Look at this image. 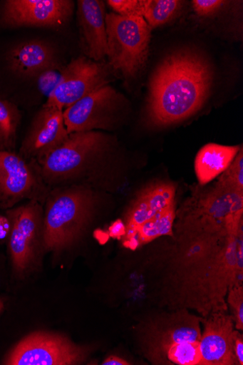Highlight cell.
<instances>
[{
	"mask_svg": "<svg viewBox=\"0 0 243 365\" xmlns=\"http://www.w3.org/2000/svg\"><path fill=\"white\" fill-rule=\"evenodd\" d=\"M212 82V66L197 52L182 50L167 56L150 80L149 120L162 127L190 118L205 103Z\"/></svg>",
	"mask_w": 243,
	"mask_h": 365,
	"instance_id": "1",
	"label": "cell"
},
{
	"mask_svg": "<svg viewBox=\"0 0 243 365\" xmlns=\"http://www.w3.org/2000/svg\"><path fill=\"white\" fill-rule=\"evenodd\" d=\"M96 205L95 194L83 186L51 190L43 217L46 252L60 254L72 248L90 224Z\"/></svg>",
	"mask_w": 243,
	"mask_h": 365,
	"instance_id": "2",
	"label": "cell"
},
{
	"mask_svg": "<svg viewBox=\"0 0 243 365\" xmlns=\"http://www.w3.org/2000/svg\"><path fill=\"white\" fill-rule=\"evenodd\" d=\"M113 145V139L100 131L73 133L40 164L46 184L51 189L82 186L84 180L97 173Z\"/></svg>",
	"mask_w": 243,
	"mask_h": 365,
	"instance_id": "3",
	"label": "cell"
},
{
	"mask_svg": "<svg viewBox=\"0 0 243 365\" xmlns=\"http://www.w3.org/2000/svg\"><path fill=\"white\" fill-rule=\"evenodd\" d=\"M185 208L178 223L181 237H227L238 235L243 227V194L214 187L195 194Z\"/></svg>",
	"mask_w": 243,
	"mask_h": 365,
	"instance_id": "4",
	"label": "cell"
},
{
	"mask_svg": "<svg viewBox=\"0 0 243 365\" xmlns=\"http://www.w3.org/2000/svg\"><path fill=\"white\" fill-rule=\"evenodd\" d=\"M108 63L128 82L140 75L147 62L151 28L143 17L106 16Z\"/></svg>",
	"mask_w": 243,
	"mask_h": 365,
	"instance_id": "5",
	"label": "cell"
},
{
	"mask_svg": "<svg viewBox=\"0 0 243 365\" xmlns=\"http://www.w3.org/2000/svg\"><path fill=\"white\" fill-rule=\"evenodd\" d=\"M128 101L110 85L104 86L82 98L63 110L69 135L76 132L113 130L125 118Z\"/></svg>",
	"mask_w": 243,
	"mask_h": 365,
	"instance_id": "6",
	"label": "cell"
},
{
	"mask_svg": "<svg viewBox=\"0 0 243 365\" xmlns=\"http://www.w3.org/2000/svg\"><path fill=\"white\" fill-rule=\"evenodd\" d=\"M8 217L11 222L9 249L13 268L17 275L24 276L37 264L41 252L45 250L44 211L41 203L30 201L10 210Z\"/></svg>",
	"mask_w": 243,
	"mask_h": 365,
	"instance_id": "7",
	"label": "cell"
},
{
	"mask_svg": "<svg viewBox=\"0 0 243 365\" xmlns=\"http://www.w3.org/2000/svg\"><path fill=\"white\" fill-rule=\"evenodd\" d=\"M51 190L37 162L15 151H0V209H11L23 200L46 202Z\"/></svg>",
	"mask_w": 243,
	"mask_h": 365,
	"instance_id": "8",
	"label": "cell"
},
{
	"mask_svg": "<svg viewBox=\"0 0 243 365\" xmlns=\"http://www.w3.org/2000/svg\"><path fill=\"white\" fill-rule=\"evenodd\" d=\"M90 353L59 335L36 331L21 341L4 361L7 365H72L83 362Z\"/></svg>",
	"mask_w": 243,
	"mask_h": 365,
	"instance_id": "9",
	"label": "cell"
},
{
	"mask_svg": "<svg viewBox=\"0 0 243 365\" xmlns=\"http://www.w3.org/2000/svg\"><path fill=\"white\" fill-rule=\"evenodd\" d=\"M114 73L108 62L79 56L64 66L61 81L45 104L64 110L86 96L109 85L113 81Z\"/></svg>",
	"mask_w": 243,
	"mask_h": 365,
	"instance_id": "10",
	"label": "cell"
},
{
	"mask_svg": "<svg viewBox=\"0 0 243 365\" xmlns=\"http://www.w3.org/2000/svg\"><path fill=\"white\" fill-rule=\"evenodd\" d=\"M74 11L71 0H6L0 4V25L58 29L71 20Z\"/></svg>",
	"mask_w": 243,
	"mask_h": 365,
	"instance_id": "11",
	"label": "cell"
},
{
	"mask_svg": "<svg viewBox=\"0 0 243 365\" xmlns=\"http://www.w3.org/2000/svg\"><path fill=\"white\" fill-rule=\"evenodd\" d=\"M200 319L185 309L161 315L148 322L144 331L143 346L146 356L155 364L170 346L180 343L199 342Z\"/></svg>",
	"mask_w": 243,
	"mask_h": 365,
	"instance_id": "12",
	"label": "cell"
},
{
	"mask_svg": "<svg viewBox=\"0 0 243 365\" xmlns=\"http://www.w3.org/2000/svg\"><path fill=\"white\" fill-rule=\"evenodd\" d=\"M69 134L66 130L63 110L44 104L33 117L19 154L39 165L63 145Z\"/></svg>",
	"mask_w": 243,
	"mask_h": 365,
	"instance_id": "13",
	"label": "cell"
},
{
	"mask_svg": "<svg viewBox=\"0 0 243 365\" xmlns=\"http://www.w3.org/2000/svg\"><path fill=\"white\" fill-rule=\"evenodd\" d=\"M200 341L203 365H239L234 351L235 329L227 312H214L204 321Z\"/></svg>",
	"mask_w": 243,
	"mask_h": 365,
	"instance_id": "14",
	"label": "cell"
},
{
	"mask_svg": "<svg viewBox=\"0 0 243 365\" xmlns=\"http://www.w3.org/2000/svg\"><path fill=\"white\" fill-rule=\"evenodd\" d=\"M106 9L99 0H79L77 18L80 44L84 56L95 61L108 56Z\"/></svg>",
	"mask_w": 243,
	"mask_h": 365,
	"instance_id": "15",
	"label": "cell"
},
{
	"mask_svg": "<svg viewBox=\"0 0 243 365\" xmlns=\"http://www.w3.org/2000/svg\"><path fill=\"white\" fill-rule=\"evenodd\" d=\"M175 197V185L165 182L152 183L138 192L125 215L126 235L123 241L132 238L138 227L176 204Z\"/></svg>",
	"mask_w": 243,
	"mask_h": 365,
	"instance_id": "16",
	"label": "cell"
},
{
	"mask_svg": "<svg viewBox=\"0 0 243 365\" xmlns=\"http://www.w3.org/2000/svg\"><path fill=\"white\" fill-rule=\"evenodd\" d=\"M7 62L14 74L28 80L47 69L63 65L56 47L40 39L16 46L9 51Z\"/></svg>",
	"mask_w": 243,
	"mask_h": 365,
	"instance_id": "17",
	"label": "cell"
},
{
	"mask_svg": "<svg viewBox=\"0 0 243 365\" xmlns=\"http://www.w3.org/2000/svg\"><path fill=\"white\" fill-rule=\"evenodd\" d=\"M239 146H224L214 143L205 145L198 152L195 170L197 180L203 186L222 175L240 150Z\"/></svg>",
	"mask_w": 243,
	"mask_h": 365,
	"instance_id": "18",
	"label": "cell"
},
{
	"mask_svg": "<svg viewBox=\"0 0 243 365\" xmlns=\"http://www.w3.org/2000/svg\"><path fill=\"white\" fill-rule=\"evenodd\" d=\"M177 217L176 204L162 210L158 215L138 227L133 237L123 241L125 247L132 250L162 236H173L172 228Z\"/></svg>",
	"mask_w": 243,
	"mask_h": 365,
	"instance_id": "19",
	"label": "cell"
},
{
	"mask_svg": "<svg viewBox=\"0 0 243 365\" xmlns=\"http://www.w3.org/2000/svg\"><path fill=\"white\" fill-rule=\"evenodd\" d=\"M21 120L19 108L0 98V151L14 152Z\"/></svg>",
	"mask_w": 243,
	"mask_h": 365,
	"instance_id": "20",
	"label": "cell"
},
{
	"mask_svg": "<svg viewBox=\"0 0 243 365\" xmlns=\"http://www.w3.org/2000/svg\"><path fill=\"white\" fill-rule=\"evenodd\" d=\"M183 5L178 0H144L143 18L154 29L175 18Z\"/></svg>",
	"mask_w": 243,
	"mask_h": 365,
	"instance_id": "21",
	"label": "cell"
},
{
	"mask_svg": "<svg viewBox=\"0 0 243 365\" xmlns=\"http://www.w3.org/2000/svg\"><path fill=\"white\" fill-rule=\"evenodd\" d=\"M157 364L203 365L199 342H186L168 348Z\"/></svg>",
	"mask_w": 243,
	"mask_h": 365,
	"instance_id": "22",
	"label": "cell"
},
{
	"mask_svg": "<svg viewBox=\"0 0 243 365\" xmlns=\"http://www.w3.org/2000/svg\"><path fill=\"white\" fill-rule=\"evenodd\" d=\"M214 187L224 192L243 194V150L242 147Z\"/></svg>",
	"mask_w": 243,
	"mask_h": 365,
	"instance_id": "23",
	"label": "cell"
},
{
	"mask_svg": "<svg viewBox=\"0 0 243 365\" xmlns=\"http://www.w3.org/2000/svg\"><path fill=\"white\" fill-rule=\"evenodd\" d=\"M65 65L56 66L47 69L36 76L31 78L33 84H36V90L42 98H48L51 96L61 81L62 71Z\"/></svg>",
	"mask_w": 243,
	"mask_h": 365,
	"instance_id": "24",
	"label": "cell"
},
{
	"mask_svg": "<svg viewBox=\"0 0 243 365\" xmlns=\"http://www.w3.org/2000/svg\"><path fill=\"white\" fill-rule=\"evenodd\" d=\"M227 304L231 308L235 328L243 329V285H234L228 290Z\"/></svg>",
	"mask_w": 243,
	"mask_h": 365,
	"instance_id": "25",
	"label": "cell"
},
{
	"mask_svg": "<svg viewBox=\"0 0 243 365\" xmlns=\"http://www.w3.org/2000/svg\"><path fill=\"white\" fill-rule=\"evenodd\" d=\"M107 3L116 14L143 17L144 0H109Z\"/></svg>",
	"mask_w": 243,
	"mask_h": 365,
	"instance_id": "26",
	"label": "cell"
},
{
	"mask_svg": "<svg viewBox=\"0 0 243 365\" xmlns=\"http://www.w3.org/2000/svg\"><path fill=\"white\" fill-rule=\"evenodd\" d=\"M227 2L221 0H194L192 2L195 13L200 17H210L217 14Z\"/></svg>",
	"mask_w": 243,
	"mask_h": 365,
	"instance_id": "27",
	"label": "cell"
},
{
	"mask_svg": "<svg viewBox=\"0 0 243 365\" xmlns=\"http://www.w3.org/2000/svg\"><path fill=\"white\" fill-rule=\"evenodd\" d=\"M125 235L126 227L121 220H116L109 228V236L113 239L121 240Z\"/></svg>",
	"mask_w": 243,
	"mask_h": 365,
	"instance_id": "28",
	"label": "cell"
},
{
	"mask_svg": "<svg viewBox=\"0 0 243 365\" xmlns=\"http://www.w3.org/2000/svg\"><path fill=\"white\" fill-rule=\"evenodd\" d=\"M234 351L239 365H243V336L237 329L234 334Z\"/></svg>",
	"mask_w": 243,
	"mask_h": 365,
	"instance_id": "29",
	"label": "cell"
},
{
	"mask_svg": "<svg viewBox=\"0 0 243 365\" xmlns=\"http://www.w3.org/2000/svg\"><path fill=\"white\" fill-rule=\"evenodd\" d=\"M11 231V222L8 218L0 217V239L9 236Z\"/></svg>",
	"mask_w": 243,
	"mask_h": 365,
	"instance_id": "30",
	"label": "cell"
},
{
	"mask_svg": "<svg viewBox=\"0 0 243 365\" xmlns=\"http://www.w3.org/2000/svg\"><path fill=\"white\" fill-rule=\"evenodd\" d=\"M103 365H129L130 364L125 359L117 356H110L104 360L102 363Z\"/></svg>",
	"mask_w": 243,
	"mask_h": 365,
	"instance_id": "31",
	"label": "cell"
},
{
	"mask_svg": "<svg viewBox=\"0 0 243 365\" xmlns=\"http://www.w3.org/2000/svg\"><path fill=\"white\" fill-rule=\"evenodd\" d=\"M5 307L4 302L2 299H0V314L3 312Z\"/></svg>",
	"mask_w": 243,
	"mask_h": 365,
	"instance_id": "32",
	"label": "cell"
}]
</instances>
